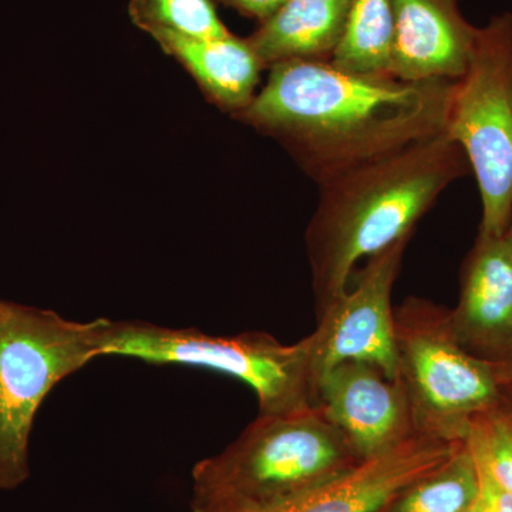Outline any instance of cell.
Listing matches in <instances>:
<instances>
[{
  "mask_svg": "<svg viewBox=\"0 0 512 512\" xmlns=\"http://www.w3.org/2000/svg\"><path fill=\"white\" fill-rule=\"evenodd\" d=\"M101 356H124L154 365L204 367L235 377L254 390L259 414H291L318 407L308 338L284 345L264 332L212 336L141 320H110Z\"/></svg>",
  "mask_w": 512,
  "mask_h": 512,
  "instance_id": "5b68a950",
  "label": "cell"
},
{
  "mask_svg": "<svg viewBox=\"0 0 512 512\" xmlns=\"http://www.w3.org/2000/svg\"><path fill=\"white\" fill-rule=\"evenodd\" d=\"M128 15L148 35L160 30L190 37H221L231 33L212 0H130Z\"/></svg>",
  "mask_w": 512,
  "mask_h": 512,
  "instance_id": "e0dca14e",
  "label": "cell"
},
{
  "mask_svg": "<svg viewBox=\"0 0 512 512\" xmlns=\"http://www.w3.org/2000/svg\"><path fill=\"white\" fill-rule=\"evenodd\" d=\"M470 171L463 148L444 133L320 184L305 237L316 315L346 292L360 259L412 238L448 185Z\"/></svg>",
  "mask_w": 512,
  "mask_h": 512,
  "instance_id": "7a4b0ae2",
  "label": "cell"
},
{
  "mask_svg": "<svg viewBox=\"0 0 512 512\" xmlns=\"http://www.w3.org/2000/svg\"><path fill=\"white\" fill-rule=\"evenodd\" d=\"M359 463L348 441L319 407L259 414L224 451L194 467L191 507L279 500Z\"/></svg>",
  "mask_w": 512,
  "mask_h": 512,
  "instance_id": "3957f363",
  "label": "cell"
},
{
  "mask_svg": "<svg viewBox=\"0 0 512 512\" xmlns=\"http://www.w3.org/2000/svg\"><path fill=\"white\" fill-rule=\"evenodd\" d=\"M109 322H76L0 301V490L28 480L29 437L40 404L60 380L101 356Z\"/></svg>",
  "mask_w": 512,
  "mask_h": 512,
  "instance_id": "277c9868",
  "label": "cell"
},
{
  "mask_svg": "<svg viewBox=\"0 0 512 512\" xmlns=\"http://www.w3.org/2000/svg\"><path fill=\"white\" fill-rule=\"evenodd\" d=\"M460 443L416 434L301 493L265 503L194 505L191 512H376L444 463Z\"/></svg>",
  "mask_w": 512,
  "mask_h": 512,
  "instance_id": "9c48e42d",
  "label": "cell"
},
{
  "mask_svg": "<svg viewBox=\"0 0 512 512\" xmlns=\"http://www.w3.org/2000/svg\"><path fill=\"white\" fill-rule=\"evenodd\" d=\"M446 134L463 148L483 204L478 234L503 237L512 220V13L477 28L454 82Z\"/></svg>",
  "mask_w": 512,
  "mask_h": 512,
  "instance_id": "52a82bcc",
  "label": "cell"
},
{
  "mask_svg": "<svg viewBox=\"0 0 512 512\" xmlns=\"http://www.w3.org/2000/svg\"><path fill=\"white\" fill-rule=\"evenodd\" d=\"M352 0H285L247 42L264 69L288 60H330L338 49Z\"/></svg>",
  "mask_w": 512,
  "mask_h": 512,
  "instance_id": "5bb4252c",
  "label": "cell"
},
{
  "mask_svg": "<svg viewBox=\"0 0 512 512\" xmlns=\"http://www.w3.org/2000/svg\"><path fill=\"white\" fill-rule=\"evenodd\" d=\"M454 82L288 60L269 67L265 86L235 119L279 141L320 185L446 133Z\"/></svg>",
  "mask_w": 512,
  "mask_h": 512,
  "instance_id": "6da1fadb",
  "label": "cell"
},
{
  "mask_svg": "<svg viewBox=\"0 0 512 512\" xmlns=\"http://www.w3.org/2000/svg\"><path fill=\"white\" fill-rule=\"evenodd\" d=\"M478 488L476 457L464 440L444 463L376 512H468L476 501Z\"/></svg>",
  "mask_w": 512,
  "mask_h": 512,
  "instance_id": "9a60e30c",
  "label": "cell"
},
{
  "mask_svg": "<svg viewBox=\"0 0 512 512\" xmlns=\"http://www.w3.org/2000/svg\"><path fill=\"white\" fill-rule=\"evenodd\" d=\"M158 46L183 64L217 106L238 114L256 96L259 74L264 69L247 39L229 33L221 37H190L153 32Z\"/></svg>",
  "mask_w": 512,
  "mask_h": 512,
  "instance_id": "4fadbf2b",
  "label": "cell"
},
{
  "mask_svg": "<svg viewBox=\"0 0 512 512\" xmlns=\"http://www.w3.org/2000/svg\"><path fill=\"white\" fill-rule=\"evenodd\" d=\"M393 0H352L345 32L330 62L356 73H390Z\"/></svg>",
  "mask_w": 512,
  "mask_h": 512,
  "instance_id": "2e32d148",
  "label": "cell"
},
{
  "mask_svg": "<svg viewBox=\"0 0 512 512\" xmlns=\"http://www.w3.org/2000/svg\"><path fill=\"white\" fill-rule=\"evenodd\" d=\"M410 239L367 259L355 288L318 313V328L308 336L316 389L320 377L348 360L367 362L399 379L392 291Z\"/></svg>",
  "mask_w": 512,
  "mask_h": 512,
  "instance_id": "ba28073f",
  "label": "cell"
},
{
  "mask_svg": "<svg viewBox=\"0 0 512 512\" xmlns=\"http://www.w3.org/2000/svg\"><path fill=\"white\" fill-rule=\"evenodd\" d=\"M399 380L414 430L450 443L467 440L471 424L501 404L497 367L461 348L450 309L410 296L394 311Z\"/></svg>",
  "mask_w": 512,
  "mask_h": 512,
  "instance_id": "8992f818",
  "label": "cell"
},
{
  "mask_svg": "<svg viewBox=\"0 0 512 512\" xmlns=\"http://www.w3.org/2000/svg\"><path fill=\"white\" fill-rule=\"evenodd\" d=\"M229 8L238 10L248 18H254L259 23L265 22L284 5L285 0H221Z\"/></svg>",
  "mask_w": 512,
  "mask_h": 512,
  "instance_id": "ffe728a7",
  "label": "cell"
},
{
  "mask_svg": "<svg viewBox=\"0 0 512 512\" xmlns=\"http://www.w3.org/2000/svg\"><path fill=\"white\" fill-rule=\"evenodd\" d=\"M476 461L480 488L476 501L468 512H512V493L498 484L477 458Z\"/></svg>",
  "mask_w": 512,
  "mask_h": 512,
  "instance_id": "d6986e66",
  "label": "cell"
},
{
  "mask_svg": "<svg viewBox=\"0 0 512 512\" xmlns=\"http://www.w3.org/2000/svg\"><path fill=\"white\" fill-rule=\"evenodd\" d=\"M467 441L488 473L512 493V423L500 407L473 421Z\"/></svg>",
  "mask_w": 512,
  "mask_h": 512,
  "instance_id": "ac0fdd59",
  "label": "cell"
},
{
  "mask_svg": "<svg viewBox=\"0 0 512 512\" xmlns=\"http://www.w3.org/2000/svg\"><path fill=\"white\" fill-rule=\"evenodd\" d=\"M393 16L390 74L407 82L463 76L477 28L458 0H393Z\"/></svg>",
  "mask_w": 512,
  "mask_h": 512,
  "instance_id": "7c38bea8",
  "label": "cell"
},
{
  "mask_svg": "<svg viewBox=\"0 0 512 512\" xmlns=\"http://www.w3.org/2000/svg\"><path fill=\"white\" fill-rule=\"evenodd\" d=\"M505 237L510 239V241L512 242V220H511L510 228H508V231L505 232Z\"/></svg>",
  "mask_w": 512,
  "mask_h": 512,
  "instance_id": "7402d4cb",
  "label": "cell"
},
{
  "mask_svg": "<svg viewBox=\"0 0 512 512\" xmlns=\"http://www.w3.org/2000/svg\"><path fill=\"white\" fill-rule=\"evenodd\" d=\"M454 338L470 355L512 373V242L478 234L450 309Z\"/></svg>",
  "mask_w": 512,
  "mask_h": 512,
  "instance_id": "8fae6325",
  "label": "cell"
},
{
  "mask_svg": "<svg viewBox=\"0 0 512 512\" xmlns=\"http://www.w3.org/2000/svg\"><path fill=\"white\" fill-rule=\"evenodd\" d=\"M318 407L360 461L380 456L413 436L412 412L399 379L367 362L339 363L320 377Z\"/></svg>",
  "mask_w": 512,
  "mask_h": 512,
  "instance_id": "30bf717a",
  "label": "cell"
},
{
  "mask_svg": "<svg viewBox=\"0 0 512 512\" xmlns=\"http://www.w3.org/2000/svg\"><path fill=\"white\" fill-rule=\"evenodd\" d=\"M500 410L512 423V373H503L501 375Z\"/></svg>",
  "mask_w": 512,
  "mask_h": 512,
  "instance_id": "44dd1931",
  "label": "cell"
}]
</instances>
